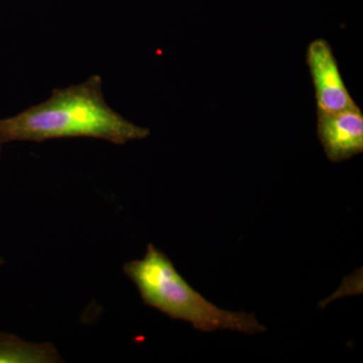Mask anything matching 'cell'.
<instances>
[{"label":"cell","mask_w":363,"mask_h":363,"mask_svg":"<svg viewBox=\"0 0 363 363\" xmlns=\"http://www.w3.org/2000/svg\"><path fill=\"white\" fill-rule=\"evenodd\" d=\"M149 128L136 125L106 104L102 78L52 90L51 97L16 116L0 119V145L64 138H95L116 145L143 140Z\"/></svg>","instance_id":"1"},{"label":"cell","mask_w":363,"mask_h":363,"mask_svg":"<svg viewBox=\"0 0 363 363\" xmlns=\"http://www.w3.org/2000/svg\"><path fill=\"white\" fill-rule=\"evenodd\" d=\"M123 272L135 284L143 303L196 330H231L253 335L267 331L253 314L230 312L209 302L179 274L166 253L150 243L143 259L124 264Z\"/></svg>","instance_id":"2"},{"label":"cell","mask_w":363,"mask_h":363,"mask_svg":"<svg viewBox=\"0 0 363 363\" xmlns=\"http://www.w3.org/2000/svg\"><path fill=\"white\" fill-rule=\"evenodd\" d=\"M306 60L314 83L318 111L338 113L358 107L344 84L337 61L327 40L317 39L310 43Z\"/></svg>","instance_id":"3"},{"label":"cell","mask_w":363,"mask_h":363,"mask_svg":"<svg viewBox=\"0 0 363 363\" xmlns=\"http://www.w3.org/2000/svg\"><path fill=\"white\" fill-rule=\"evenodd\" d=\"M317 133L327 157L340 162L363 152V114L359 107L328 113L318 111Z\"/></svg>","instance_id":"4"},{"label":"cell","mask_w":363,"mask_h":363,"mask_svg":"<svg viewBox=\"0 0 363 363\" xmlns=\"http://www.w3.org/2000/svg\"><path fill=\"white\" fill-rule=\"evenodd\" d=\"M60 355L52 344H33L9 334H0V363L58 362Z\"/></svg>","instance_id":"5"}]
</instances>
